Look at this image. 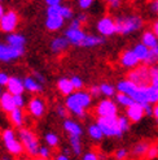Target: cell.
<instances>
[{"label": "cell", "mask_w": 158, "mask_h": 160, "mask_svg": "<svg viewBox=\"0 0 158 160\" xmlns=\"http://www.w3.org/2000/svg\"><path fill=\"white\" fill-rule=\"evenodd\" d=\"M91 104H92V95L90 94V91L86 90H77L65 99V106L69 111V113L74 115L78 118L86 117V109L90 108Z\"/></svg>", "instance_id": "cell-1"}, {"label": "cell", "mask_w": 158, "mask_h": 160, "mask_svg": "<svg viewBox=\"0 0 158 160\" xmlns=\"http://www.w3.org/2000/svg\"><path fill=\"white\" fill-rule=\"evenodd\" d=\"M117 34L130 35L144 28V20L139 14H122L115 17Z\"/></svg>", "instance_id": "cell-2"}, {"label": "cell", "mask_w": 158, "mask_h": 160, "mask_svg": "<svg viewBox=\"0 0 158 160\" xmlns=\"http://www.w3.org/2000/svg\"><path fill=\"white\" fill-rule=\"evenodd\" d=\"M60 8L61 5H51L47 7L45 11V22L44 25L48 31H52V33H56V31H60L65 25V18L61 16L60 13Z\"/></svg>", "instance_id": "cell-3"}, {"label": "cell", "mask_w": 158, "mask_h": 160, "mask_svg": "<svg viewBox=\"0 0 158 160\" xmlns=\"http://www.w3.org/2000/svg\"><path fill=\"white\" fill-rule=\"evenodd\" d=\"M18 138L22 142L23 147H25V151L30 156H38L39 155V148H40V145H39L36 134L33 130L27 129V128H20Z\"/></svg>", "instance_id": "cell-4"}, {"label": "cell", "mask_w": 158, "mask_h": 160, "mask_svg": "<svg viewBox=\"0 0 158 160\" xmlns=\"http://www.w3.org/2000/svg\"><path fill=\"white\" fill-rule=\"evenodd\" d=\"M105 137L109 138H121L124 134L119 126V121H118V116H110V117H97L96 121Z\"/></svg>", "instance_id": "cell-5"}, {"label": "cell", "mask_w": 158, "mask_h": 160, "mask_svg": "<svg viewBox=\"0 0 158 160\" xmlns=\"http://www.w3.org/2000/svg\"><path fill=\"white\" fill-rule=\"evenodd\" d=\"M127 79H130L131 82H133L137 86H149L152 85V77H151V67L145 65H139L136 68H133L128 72Z\"/></svg>", "instance_id": "cell-6"}, {"label": "cell", "mask_w": 158, "mask_h": 160, "mask_svg": "<svg viewBox=\"0 0 158 160\" xmlns=\"http://www.w3.org/2000/svg\"><path fill=\"white\" fill-rule=\"evenodd\" d=\"M18 23H20L18 13L13 9H9L4 13L2 20H0V30H2L3 33H7V34L14 33L16 29L18 28Z\"/></svg>", "instance_id": "cell-7"}, {"label": "cell", "mask_w": 158, "mask_h": 160, "mask_svg": "<svg viewBox=\"0 0 158 160\" xmlns=\"http://www.w3.org/2000/svg\"><path fill=\"white\" fill-rule=\"evenodd\" d=\"M95 111L99 117L118 116V104L115 100H112V98H104L97 103Z\"/></svg>", "instance_id": "cell-8"}, {"label": "cell", "mask_w": 158, "mask_h": 160, "mask_svg": "<svg viewBox=\"0 0 158 160\" xmlns=\"http://www.w3.org/2000/svg\"><path fill=\"white\" fill-rule=\"evenodd\" d=\"M96 30L100 35L104 38L106 37H112L117 34V23L115 18H113L112 16H104L96 22Z\"/></svg>", "instance_id": "cell-9"}, {"label": "cell", "mask_w": 158, "mask_h": 160, "mask_svg": "<svg viewBox=\"0 0 158 160\" xmlns=\"http://www.w3.org/2000/svg\"><path fill=\"white\" fill-rule=\"evenodd\" d=\"M25 53V48H20V47H12L8 43L0 42V61H13L20 59L21 56Z\"/></svg>", "instance_id": "cell-10"}, {"label": "cell", "mask_w": 158, "mask_h": 160, "mask_svg": "<svg viewBox=\"0 0 158 160\" xmlns=\"http://www.w3.org/2000/svg\"><path fill=\"white\" fill-rule=\"evenodd\" d=\"M64 35L66 37V39L69 41L70 46H77V47H81L84 38L87 35V33L82 29V28H73V26H69L65 31H64Z\"/></svg>", "instance_id": "cell-11"}, {"label": "cell", "mask_w": 158, "mask_h": 160, "mask_svg": "<svg viewBox=\"0 0 158 160\" xmlns=\"http://www.w3.org/2000/svg\"><path fill=\"white\" fill-rule=\"evenodd\" d=\"M140 60L139 58L136 56V53L133 52L132 48H128V50H124L121 56H119V64H121V67L124 68V69H133V68H136L140 65Z\"/></svg>", "instance_id": "cell-12"}, {"label": "cell", "mask_w": 158, "mask_h": 160, "mask_svg": "<svg viewBox=\"0 0 158 160\" xmlns=\"http://www.w3.org/2000/svg\"><path fill=\"white\" fill-rule=\"evenodd\" d=\"M26 107H27V112L35 118H40L45 113V102L40 97L31 98Z\"/></svg>", "instance_id": "cell-13"}, {"label": "cell", "mask_w": 158, "mask_h": 160, "mask_svg": "<svg viewBox=\"0 0 158 160\" xmlns=\"http://www.w3.org/2000/svg\"><path fill=\"white\" fill-rule=\"evenodd\" d=\"M126 116L128 117V120L131 122H139V121H141L143 117L145 116L144 106L135 102L132 106H130L128 108H126Z\"/></svg>", "instance_id": "cell-14"}, {"label": "cell", "mask_w": 158, "mask_h": 160, "mask_svg": "<svg viewBox=\"0 0 158 160\" xmlns=\"http://www.w3.org/2000/svg\"><path fill=\"white\" fill-rule=\"evenodd\" d=\"M70 47V43L66 39L65 35H58V37H54L52 38V41L49 43V48L53 53L60 55V53H64L67 51V48Z\"/></svg>", "instance_id": "cell-15"}, {"label": "cell", "mask_w": 158, "mask_h": 160, "mask_svg": "<svg viewBox=\"0 0 158 160\" xmlns=\"http://www.w3.org/2000/svg\"><path fill=\"white\" fill-rule=\"evenodd\" d=\"M5 87H7V91L11 92L12 95H20L26 91L25 85H23V78L16 77V76H11L9 82H8Z\"/></svg>", "instance_id": "cell-16"}, {"label": "cell", "mask_w": 158, "mask_h": 160, "mask_svg": "<svg viewBox=\"0 0 158 160\" xmlns=\"http://www.w3.org/2000/svg\"><path fill=\"white\" fill-rule=\"evenodd\" d=\"M62 128H64V130L69 135H78V137H82V134H83V128L81 126V124L77 122L75 120H72V118H65L64 122H62Z\"/></svg>", "instance_id": "cell-17"}, {"label": "cell", "mask_w": 158, "mask_h": 160, "mask_svg": "<svg viewBox=\"0 0 158 160\" xmlns=\"http://www.w3.org/2000/svg\"><path fill=\"white\" fill-rule=\"evenodd\" d=\"M23 85H25V90L31 94H39L43 91V83H40L33 76H26L23 78Z\"/></svg>", "instance_id": "cell-18"}, {"label": "cell", "mask_w": 158, "mask_h": 160, "mask_svg": "<svg viewBox=\"0 0 158 160\" xmlns=\"http://www.w3.org/2000/svg\"><path fill=\"white\" fill-rule=\"evenodd\" d=\"M105 43V38L100 34H87L84 41L81 47L84 48H93V47H99Z\"/></svg>", "instance_id": "cell-19"}, {"label": "cell", "mask_w": 158, "mask_h": 160, "mask_svg": "<svg viewBox=\"0 0 158 160\" xmlns=\"http://www.w3.org/2000/svg\"><path fill=\"white\" fill-rule=\"evenodd\" d=\"M0 108H2L4 112H7L8 115L11 113L12 111H14L16 108V104H14V98L11 92L8 91H4V94L2 95V98H0Z\"/></svg>", "instance_id": "cell-20"}, {"label": "cell", "mask_w": 158, "mask_h": 160, "mask_svg": "<svg viewBox=\"0 0 158 160\" xmlns=\"http://www.w3.org/2000/svg\"><path fill=\"white\" fill-rule=\"evenodd\" d=\"M57 89L62 95H65V97H69V95H72L75 91L72 81H70V78H67V77H61L58 79L57 81Z\"/></svg>", "instance_id": "cell-21"}, {"label": "cell", "mask_w": 158, "mask_h": 160, "mask_svg": "<svg viewBox=\"0 0 158 160\" xmlns=\"http://www.w3.org/2000/svg\"><path fill=\"white\" fill-rule=\"evenodd\" d=\"M4 145H5V148H7L8 152H9L11 155H14V156H18L25 151V147H23L22 142L17 138H14L9 142H5Z\"/></svg>", "instance_id": "cell-22"}, {"label": "cell", "mask_w": 158, "mask_h": 160, "mask_svg": "<svg viewBox=\"0 0 158 160\" xmlns=\"http://www.w3.org/2000/svg\"><path fill=\"white\" fill-rule=\"evenodd\" d=\"M7 43L12 47H20V48H25L26 44V38L20 33H11L7 37Z\"/></svg>", "instance_id": "cell-23"}, {"label": "cell", "mask_w": 158, "mask_h": 160, "mask_svg": "<svg viewBox=\"0 0 158 160\" xmlns=\"http://www.w3.org/2000/svg\"><path fill=\"white\" fill-rule=\"evenodd\" d=\"M141 43H144L149 48H154L158 46V37L153 33V30H145L141 35Z\"/></svg>", "instance_id": "cell-24"}, {"label": "cell", "mask_w": 158, "mask_h": 160, "mask_svg": "<svg viewBox=\"0 0 158 160\" xmlns=\"http://www.w3.org/2000/svg\"><path fill=\"white\" fill-rule=\"evenodd\" d=\"M132 50H133V52L136 53V56L139 58V60L143 62V64L146 61L148 56H149V51H151V48H149V47H146L144 43H141V42L136 43L135 46L132 47Z\"/></svg>", "instance_id": "cell-25"}, {"label": "cell", "mask_w": 158, "mask_h": 160, "mask_svg": "<svg viewBox=\"0 0 158 160\" xmlns=\"http://www.w3.org/2000/svg\"><path fill=\"white\" fill-rule=\"evenodd\" d=\"M9 118H11V122L14 126L22 128L23 122H25V113H23L22 108H16L14 111H12L9 113Z\"/></svg>", "instance_id": "cell-26"}, {"label": "cell", "mask_w": 158, "mask_h": 160, "mask_svg": "<svg viewBox=\"0 0 158 160\" xmlns=\"http://www.w3.org/2000/svg\"><path fill=\"white\" fill-rule=\"evenodd\" d=\"M87 132H88V135H90V138L93 139V141H101L102 138L105 137L104 133H102L101 130V128L97 122H93L88 126V129H87Z\"/></svg>", "instance_id": "cell-27"}, {"label": "cell", "mask_w": 158, "mask_h": 160, "mask_svg": "<svg viewBox=\"0 0 158 160\" xmlns=\"http://www.w3.org/2000/svg\"><path fill=\"white\" fill-rule=\"evenodd\" d=\"M115 102H117V104L118 106H121L123 108H128L130 106H132L133 103H135V100H133L130 95L127 94H123V92H117L115 95Z\"/></svg>", "instance_id": "cell-28"}, {"label": "cell", "mask_w": 158, "mask_h": 160, "mask_svg": "<svg viewBox=\"0 0 158 160\" xmlns=\"http://www.w3.org/2000/svg\"><path fill=\"white\" fill-rule=\"evenodd\" d=\"M69 143H70V148L74 152V155H81L83 147H82V142H81V137L78 135H69Z\"/></svg>", "instance_id": "cell-29"}, {"label": "cell", "mask_w": 158, "mask_h": 160, "mask_svg": "<svg viewBox=\"0 0 158 160\" xmlns=\"http://www.w3.org/2000/svg\"><path fill=\"white\" fill-rule=\"evenodd\" d=\"M100 90H101V95H104L105 98H113L117 95V87L109 82H102L100 85Z\"/></svg>", "instance_id": "cell-30"}, {"label": "cell", "mask_w": 158, "mask_h": 160, "mask_svg": "<svg viewBox=\"0 0 158 160\" xmlns=\"http://www.w3.org/2000/svg\"><path fill=\"white\" fill-rule=\"evenodd\" d=\"M149 148H151V145L148 142H139L136 143L135 146L132 148V154L135 156H143V155H146Z\"/></svg>", "instance_id": "cell-31"}, {"label": "cell", "mask_w": 158, "mask_h": 160, "mask_svg": "<svg viewBox=\"0 0 158 160\" xmlns=\"http://www.w3.org/2000/svg\"><path fill=\"white\" fill-rule=\"evenodd\" d=\"M146 99L149 104H157L158 103V89L153 85L146 86Z\"/></svg>", "instance_id": "cell-32"}, {"label": "cell", "mask_w": 158, "mask_h": 160, "mask_svg": "<svg viewBox=\"0 0 158 160\" xmlns=\"http://www.w3.org/2000/svg\"><path fill=\"white\" fill-rule=\"evenodd\" d=\"M44 141L45 143L48 145V147H57L58 146V143H60V138H58V135L56 133H47L44 135Z\"/></svg>", "instance_id": "cell-33"}, {"label": "cell", "mask_w": 158, "mask_h": 160, "mask_svg": "<svg viewBox=\"0 0 158 160\" xmlns=\"http://www.w3.org/2000/svg\"><path fill=\"white\" fill-rule=\"evenodd\" d=\"M157 62H158V46L154 47V48H151V51H149V56H148V59L144 64L148 67H152V65H156Z\"/></svg>", "instance_id": "cell-34"}, {"label": "cell", "mask_w": 158, "mask_h": 160, "mask_svg": "<svg viewBox=\"0 0 158 160\" xmlns=\"http://www.w3.org/2000/svg\"><path fill=\"white\" fill-rule=\"evenodd\" d=\"M60 13H61L62 17L65 18V21H66V20H70V21H72V20L74 18V12H73L72 8L67 7V5H62V4H61Z\"/></svg>", "instance_id": "cell-35"}, {"label": "cell", "mask_w": 158, "mask_h": 160, "mask_svg": "<svg viewBox=\"0 0 158 160\" xmlns=\"http://www.w3.org/2000/svg\"><path fill=\"white\" fill-rule=\"evenodd\" d=\"M14 138H17V135H16V132L13 129H11V128H8V129H4L3 133H2V139L3 142H9Z\"/></svg>", "instance_id": "cell-36"}, {"label": "cell", "mask_w": 158, "mask_h": 160, "mask_svg": "<svg viewBox=\"0 0 158 160\" xmlns=\"http://www.w3.org/2000/svg\"><path fill=\"white\" fill-rule=\"evenodd\" d=\"M118 121H119V126H121V129H122V132L123 133H126V132H128L130 130V120H128V117L127 116H118Z\"/></svg>", "instance_id": "cell-37"}, {"label": "cell", "mask_w": 158, "mask_h": 160, "mask_svg": "<svg viewBox=\"0 0 158 160\" xmlns=\"http://www.w3.org/2000/svg\"><path fill=\"white\" fill-rule=\"evenodd\" d=\"M70 81H72V83H73V86H74L75 91H77V90H83L84 82H83V79L79 77V76H72V77H70Z\"/></svg>", "instance_id": "cell-38"}, {"label": "cell", "mask_w": 158, "mask_h": 160, "mask_svg": "<svg viewBox=\"0 0 158 160\" xmlns=\"http://www.w3.org/2000/svg\"><path fill=\"white\" fill-rule=\"evenodd\" d=\"M13 98H14V104L17 108H23L26 104V99H25V95L23 94H20V95H13Z\"/></svg>", "instance_id": "cell-39"}, {"label": "cell", "mask_w": 158, "mask_h": 160, "mask_svg": "<svg viewBox=\"0 0 158 160\" xmlns=\"http://www.w3.org/2000/svg\"><path fill=\"white\" fill-rule=\"evenodd\" d=\"M77 3H78V7L81 8L82 11H88L93 5L95 0H77Z\"/></svg>", "instance_id": "cell-40"}, {"label": "cell", "mask_w": 158, "mask_h": 160, "mask_svg": "<svg viewBox=\"0 0 158 160\" xmlns=\"http://www.w3.org/2000/svg\"><path fill=\"white\" fill-rule=\"evenodd\" d=\"M151 77H152V85L158 86V64L151 67Z\"/></svg>", "instance_id": "cell-41"}, {"label": "cell", "mask_w": 158, "mask_h": 160, "mask_svg": "<svg viewBox=\"0 0 158 160\" xmlns=\"http://www.w3.org/2000/svg\"><path fill=\"white\" fill-rule=\"evenodd\" d=\"M105 3L112 11H117L122 7V0H105Z\"/></svg>", "instance_id": "cell-42"}, {"label": "cell", "mask_w": 158, "mask_h": 160, "mask_svg": "<svg viewBox=\"0 0 158 160\" xmlns=\"http://www.w3.org/2000/svg\"><path fill=\"white\" fill-rule=\"evenodd\" d=\"M56 113H57V116H58V117H61V118H67V113H69V111H67L66 106L60 104V106H57V107H56Z\"/></svg>", "instance_id": "cell-43"}, {"label": "cell", "mask_w": 158, "mask_h": 160, "mask_svg": "<svg viewBox=\"0 0 158 160\" xmlns=\"http://www.w3.org/2000/svg\"><path fill=\"white\" fill-rule=\"evenodd\" d=\"M38 156L44 158V159H49V156H51V150H49V147L40 146V148H39V155H38Z\"/></svg>", "instance_id": "cell-44"}, {"label": "cell", "mask_w": 158, "mask_h": 160, "mask_svg": "<svg viewBox=\"0 0 158 160\" xmlns=\"http://www.w3.org/2000/svg\"><path fill=\"white\" fill-rule=\"evenodd\" d=\"M127 156H128V151L126 148H119V150L115 151V159L117 160H124Z\"/></svg>", "instance_id": "cell-45"}, {"label": "cell", "mask_w": 158, "mask_h": 160, "mask_svg": "<svg viewBox=\"0 0 158 160\" xmlns=\"http://www.w3.org/2000/svg\"><path fill=\"white\" fill-rule=\"evenodd\" d=\"M90 94L92 95V98H99L101 95V90H100V85H93L90 87Z\"/></svg>", "instance_id": "cell-46"}, {"label": "cell", "mask_w": 158, "mask_h": 160, "mask_svg": "<svg viewBox=\"0 0 158 160\" xmlns=\"http://www.w3.org/2000/svg\"><path fill=\"white\" fill-rule=\"evenodd\" d=\"M148 159H156L158 156V146H151V148H149L148 154H146Z\"/></svg>", "instance_id": "cell-47"}, {"label": "cell", "mask_w": 158, "mask_h": 160, "mask_svg": "<svg viewBox=\"0 0 158 160\" xmlns=\"http://www.w3.org/2000/svg\"><path fill=\"white\" fill-rule=\"evenodd\" d=\"M9 78H11V76L8 73H5V72H0V85H2L3 87L8 85V82H9Z\"/></svg>", "instance_id": "cell-48"}, {"label": "cell", "mask_w": 158, "mask_h": 160, "mask_svg": "<svg viewBox=\"0 0 158 160\" xmlns=\"http://www.w3.org/2000/svg\"><path fill=\"white\" fill-rule=\"evenodd\" d=\"M82 160H100V158L93 152V151H88V152H86L82 158Z\"/></svg>", "instance_id": "cell-49"}, {"label": "cell", "mask_w": 158, "mask_h": 160, "mask_svg": "<svg viewBox=\"0 0 158 160\" xmlns=\"http://www.w3.org/2000/svg\"><path fill=\"white\" fill-rule=\"evenodd\" d=\"M33 77H35L36 79H38V81L39 82H40V83H45V78H44V76L42 74V73H39V72H36V70H34L33 72Z\"/></svg>", "instance_id": "cell-50"}, {"label": "cell", "mask_w": 158, "mask_h": 160, "mask_svg": "<svg viewBox=\"0 0 158 160\" xmlns=\"http://www.w3.org/2000/svg\"><path fill=\"white\" fill-rule=\"evenodd\" d=\"M149 8H151V11L156 14H158V0H152L151 4H149Z\"/></svg>", "instance_id": "cell-51"}, {"label": "cell", "mask_w": 158, "mask_h": 160, "mask_svg": "<svg viewBox=\"0 0 158 160\" xmlns=\"http://www.w3.org/2000/svg\"><path fill=\"white\" fill-rule=\"evenodd\" d=\"M75 18H78L79 21H81L82 23H83V25H84V23L87 22V21H88V16H87V13H84V12H82V13H79L78 16H77V17Z\"/></svg>", "instance_id": "cell-52"}, {"label": "cell", "mask_w": 158, "mask_h": 160, "mask_svg": "<svg viewBox=\"0 0 158 160\" xmlns=\"http://www.w3.org/2000/svg\"><path fill=\"white\" fill-rule=\"evenodd\" d=\"M145 116H153V104H144Z\"/></svg>", "instance_id": "cell-53"}, {"label": "cell", "mask_w": 158, "mask_h": 160, "mask_svg": "<svg viewBox=\"0 0 158 160\" xmlns=\"http://www.w3.org/2000/svg\"><path fill=\"white\" fill-rule=\"evenodd\" d=\"M44 2L48 7H51V5H61L62 0H44Z\"/></svg>", "instance_id": "cell-54"}, {"label": "cell", "mask_w": 158, "mask_h": 160, "mask_svg": "<svg viewBox=\"0 0 158 160\" xmlns=\"http://www.w3.org/2000/svg\"><path fill=\"white\" fill-rule=\"evenodd\" d=\"M152 30H153V33L158 37V20H156V21L152 23Z\"/></svg>", "instance_id": "cell-55"}, {"label": "cell", "mask_w": 158, "mask_h": 160, "mask_svg": "<svg viewBox=\"0 0 158 160\" xmlns=\"http://www.w3.org/2000/svg\"><path fill=\"white\" fill-rule=\"evenodd\" d=\"M153 117L158 121V103L153 106Z\"/></svg>", "instance_id": "cell-56"}, {"label": "cell", "mask_w": 158, "mask_h": 160, "mask_svg": "<svg viewBox=\"0 0 158 160\" xmlns=\"http://www.w3.org/2000/svg\"><path fill=\"white\" fill-rule=\"evenodd\" d=\"M56 160H70V158L66 154H60V155H57Z\"/></svg>", "instance_id": "cell-57"}, {"label": "cell", "mask_w": 158, "mask_h": 160, "mask_svg": "<svg viewBox=\"0 0 158 160\" xmlns=\"http://www.w3.org/2000/svg\"><path fill=\"white\" fill-rule=\"evenodd\" d=\"M7 11H5V8H4V5L2 4V3H0V20H2V17H3V16H4V13H5Z\"/></svg>", "instance_id": "cell-58"}, {"label": "cell", "mask_w": 158, "mask_h": 160, "mask_svg": "<svg viewBox=\"0 0 158 160\" xmlns=\"http://www.w3.org/2000/svg\"><path fill=\"white\" fill-rule=\"evenodd\" d=\"M2 160H12V159H11V154H9V155H4V156H2Z\"/></svg>", "instance_id": "cell-59"}, {"label": "cell", "mask_w": 158, "mask_h": 160, "mask_svg": "<svg viewBox=\"0 0 158 160\" xmlns=\"http://www.w3.org/2000/svg\"><path fill=\"white\" fill-rule=\"evenodd\" d=\"M4 94V91H3V86L0 85V98H2V95Z\"/></svg>", "instance_id": "cell-60"}, {"label": "cell", "mask_w": 158, "mask_h": 160, "mask_svg": "<svg viewBox=\"0 0 158 160\" xmlns=\"http://www.w3.org/2000/svg\"><path fill=\"white\" fill-rule=\"evenodd\" d=\"M34 160H48V159H44V158H40V156H38V158H35Z\"/></svg>", "instance_id": "cell-61"}, {"label": "cell", "mask_w": 158, "mask_h": 160, "mask_svg": "<svg viewBox=\"0 0 158 160\" xmlns=\"http://www.w3.org/2000/svg\"><path fill=\"white\" fill-rule=\"evenodd\" d=\"M156 87H157V89H158V86H156Z\"/></svg>", "instance_id": "cell-62"}, {"label": "cell", "mask_w": 158, "mask_h": 160, "mask_svg": "<svg viewBox=\"0 0 158 160\" xmlns=\"http://www.w3.org/2000/svg\"><path fill=\"white\" fill-rule=\"evenodd\" d=\"M0 3H2V0H0Z\"/></svg>", "instance_id": "cell-63"}, {"label": "cell", "mask_w": 158, "mask_h": 160, "mask_svg": "<svg viewBox=\"0 0 158 160\" xmlns=\"http://www.w3.org/2000/svg\"><path fill=\"white\" fill-rule=\"evenodd\" d=\"M18 160H21V159H18Z\"/></svg>", "instance_id": "cell-64"}]
</instances>
